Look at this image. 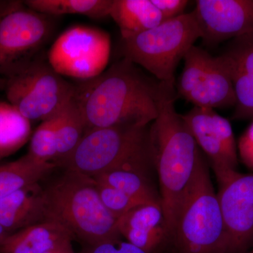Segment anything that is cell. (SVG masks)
<instances>
[{
    "instance_id": "6da1fadb",
    "label": "cell",
    "mask_w": 253,
    "mask_h": 253,
    "mask_svg": "<svg viewBox=\"0 0 253 253\" xmlns=\"http://www.w3.org/2000/svg\"><path fill=\"white\" fill-rule=\"evenodd\" d=\"M162 84L122 58L104 72L74 85L73 99L85 133L116 126H146L158 114Z\"/></svg>"
},
{
    "instance_id": "7a4b0ae2",
    "label": "cell",
    "mask_w": 253,
    "mask_h": 253,
    "mask_svg": "<svg viewBox=\"0 0 253 253\" xmlns=\"http://www.w3.org/2000/svg\"><path fill=\"white\" fill-rule=\"evenodd\" d=\"M157 118L149 126L154 167L161 188V205L172 240L181 201L205 155L182 115L176 112L175 84L161 83Z\"/></svg>"
},
{
    "instance_id": "3957f363",
    "label": "cell",
    "mask_w": 253,
    "mask_h": 253,
    "mask_svg": "<svg viewBox=\"0 0 253 253\" xmlns=\"http://www.w3.org/2000/svg\"><path fill=\"white\" fill-rule=\"evenodd\" d=\"M44 196L47 220L59 223L87 246L120 239L118 219L101 202L93 178L66 170Z\"/></svg>"
},
{
    "instance_id": "277c9868",
    "label": "cell",
    "mask_w": 253,
    "mask_h": 253,
    "mask_svg": "<svg viewBox=\"0 0 253 253\" xmlns=\"http://www.w3.org/2000/svg\"><path fill=\"white\" fill-rule=\"evenodd\" d=\"M206 156L200 160L179 211L173 241L180 253H228L224 217Z\"/></svg>"
},
{
    "instance_id": "5b68a950",
    "label": "cell",
    "mask_w": 253,
    "mask_h": 253,
    "mask_svg": "<svg viewBox=\"0 0 253 253\" xmlns=\"http://www.w3.org/2000/svg\"><path fill=\"white\" fill-rule=\"evenodd\" d=\"M60 166L91 178L120 168L149 169L154 166L149 126H116L86 131Z\"/></svg>"
},
{
    "instance_id": "8992f818",
    "label": "cell",
    "mask_w": 253,
    "mask_h": 253,
    "mask_svg": "<svg viewBox=\"0 0 253 253\" xmlns=\"http://www.w3.org/2000/svg\"><path fill=\"white\" fill-rule=\"evenodd\" d=\"M201 38L192 11L163 21L136 36L121 38V54L144 68L161 83L175 84L178 65Z\"/></svg>"
},
{
    "instance_id": "52a82bcc",
    "label": "cell",
    "mask_w": 253,
    "mask_h": 253,
    "mask_svg": "<svg viewBox=\"0 0 253 253\" xmlns=\"http://www.w3.org/2000/svg\"><path fill=\"white\" fill-rule=\"evenodd\" d=\"M51 17L23 1H0V78L14 76L41 54L53 33Z\"/></svg>"
},
{
    "instance_id": "ba28073f",
    "label": "cell",
    "mask_w": 253,
    "mask_h": 253,
    "mask_svg": "<svg viewBox=\"0 0 253 253\" xmlns=\"http://www.w3.org/2000/svg\"><path fill=\"white\" fill-rule=\"evenodd\" d=\"M9 104L30 121H45L72 98L74 85L53 69L41 53L26 68L5 80Z\"/></svg>"
},
{
    "instance_id": "9c48e42d",
    "label": "cell",
    "mask_w": 253,
    "mask_h": 253,
    "mask_svg": "<svg viewBox=\"0 0 253 253\" xmlns=\"http://www.w3.org/2000/svg\"><path fill=\"white\" fill-rule=\"evenodd\" d=\"M176 94L206 109L234 107L236 96L230 73L222 57L194 45L184 58Z\"/></svg>"
},
{
    "instance_id": "30bf717a",
    "label": "cell",
    "mask_w": 253,
    "mask_h": 253,
    "mask_svg": "<svg viewBox=\"0 0 253 253\" xmlns=\"http://www.w3.org/2000/svg\"><path fill=\"white\" fill-rule=\"evenodd\" d=\"M111 49L109 33L77 25L56 40L48 52L47 60L60 76L87 81L106 69Z\"/></svg>"
},
{
    "instance_id": "8fae6325",
    "label": "cell",
    "mask_w": 253,
    "mask_h": 253,
    "mask_svg": "<svg viewBox=\"0 0 253 253\" xmlns=\"http://www.w3.org/2000/svg\"><path fill=\"white\" fill-rule=\"evenodd\" d=\"M193 13L208 46L253 33V0H198Z\"/></svg>"
},
{
    "instance_id": "7c38bea8",
    "label": "cell",
    "mask_w": 253,
    "mask_h": 253,
    "mask_svg": "<svg viewBox=\"0 0 253 253\" xmlns=\"http://www.w3.org/2000/svg\"><path fill=\"white\" fill-rule=\"evenodd\" d=\"M218 200L228 237V253H239L253 241V174L239 173L219 186Z\"/></svg>"
},
{
    "instance_id": "4fadbf2b",
    "label": "cell",
    "mask_w": 253,
    "mask_h": 253,
    "mask_svg": "<svg viewBox=\"0 0 253 253\" xmlns=\"http://www.w3.org/2000/svg\"><path fill=\"white\" fill-rule=\"evenodd\" d=\"M120 235L147 253H158L172 239L161 203L139 204L117 221Z\"/></svg>"
},
{
    "instance_id": "5bb4252c",
    "label": "cell",
    "mask_w": 253,
    "mask_h": 253,
    "mask_svg": "<svg viewBox=\"0 0 253 253\" xmlns=\"http://www.w3.org/2000/svg\"><path fill=\"white\" fill-rule=\"evenodd\" d=\"M234 85L233 120H253V33L231 40L220 54Z\"/></svg>"
},
{
    "instance_id": "9a60e30c",
    "label": "cell",
    "mask_w": 253,
    "mask_h": 253,
    "mask_svg": "<svg viewBox=\"0 0 253 253\" xmlns=\"http://www.w3.org/2000/svg\"><path fill=\"white\" fill-rule=\"evenodd\" d=\"M214 109L194 106L183 119L215 174L219 186L232 180L240 172L223 149L212 121Z\"/></svg>"
},
{
    "instance_id": "2e32d148",
    "label": "cell",
    "mask_w": 253,
    "mask_h": 253,
    "mask_svg": "<svg viewBox=\"0 0 253 253\" xmlns=\"http://www.w3.org/2000/svg\"><path fill=\"white\" fill-rule=\"evenodd\" d=\"M46 220L44 189L39 183L0 198V225L9 234Z\"/></svg>"
},
{
    "instance_id": "e0dca14e",
    "label": "cell",
    "mask_w": 253,
    "mask_h": 253,
    "mask_svg": "<svg viewBox=\"0 0 253 253\" xmlns=\"http://www.w3.org/2000/svg\"><path fill=\"white\" fill-rule=\"evenodd\" d=\"M73 239L59 223L46 220L9 234L0 245V253H44Z\"/></svg>"
},
{
    "instance_id": "ac0fdd59",
    "label": "cell",
    "mask_w": 253,
    "mask_h": 253,
    "mask_svg": "<svg viewBox=\"0 0 253 253\" xmlns=\"http://www.w3.org/2000/svg\"><path fill=\"white\" fill-rule=\"evenodd\" d=\"M110 16L117 24L123 39L151 29L164 21L151 0H113Z\"/></svg>"
},
{
    "instance_id": "d6986e66",
    "label": "cell",
    "mask_w": 253,
    "mask_h": 253,
    "mask_svg": "<svg viewBox=\"0 0 253 253\" xmlns=\"http://www.w3.org/2000/svg\"><path fill=\"white\" fill-rule=\"evenodd\" d=\"M147 172L149 169L120 168L93 179L123 191L138 204L161 203V196L156 194L151 185Z\"/></svg>"
},
{
    "instance_id": "ffe728a7",
    "label": "cell",
    "mask_w": 253,
    "mask_h": 253,
    "mask_svg": "<svg viewBox=\"0 0 253 253\" xmlns=\"http://www.w3.org/2000/svg\"><path fill=\"white\" fill-rule=\"evenodd\" d=\"M56 167L54 163L37 162L27 154L13 162L0 164V198L39 183Z\"/></svg>"
},
{
    "instance_id": "44dd1931",
    "label": "cell",
    "mask_w": 253,
    "mask_h": 253,
    "mask_svg": "<svg viewBox=\"0 0 253 253\" xmlns=\"http://www.w3.org/2000/svg\"><path fill=\"white\" fill-rule=\"evenodd\" d=\"M23 3L30 9L48 16L78 14L102 19L110 16L113 0H26Z\"/></svg>"
},
{
    "instance_id": "7402d4cb",
    "label": "cell",
    "mask_w": 253,
    "mask_h": 253,
    "mask_svg": "<svg viewBox=\"0 0 253 253\" xmlns=\"http://www.w3.org/2000/svg\"><path fill=\"white\" fill-rule=\"evenodd\" d=\"M31 136V121L13 105L0 102V158L21 149Z\"/></svg>"
},
{
    "instance_id": "603a6c76",
    "label": "cell",
    "mask_w": 253,
    "mask_h": 253,
    "mask_svg": "<svg viewBox=\"0 0 253 253\" xmlns=\"http://www.w3.org/2000/svg\"><path fill=\"white\" fill-rule=\"evenodd\" d=\"M84 134V120L73 95L59 113L56 129L57 156L54 162L57 166L72 154Z\"/></svg>"
},
{
    "instance_id": "cb8c5ba5",
    "label": "cell",
    "mask_w": 253,
    "mask_h": 253,
    "mask_svg": "<svg viewBox=\"0 0 253 253\" xmlns=\"http://www.w3.org/2000/svg\"><path fill=\"white\" fill-rule=\"evenodd\" d=\"M59 113L42 121L31 136L27 155L37 162L54 163L56 161Z\"/></svg>"
},
{
    "instance_id": "d4e9b609",
    "label": "cell",
    "mask_w": 253,
    "mask_h": 253,
    "mask_svg": "<svg viewBox=\"0 0 253 253\" xmlns=\"http://www.w3.org/2000/svg\"><path fill=\"white\" fill-rule=\"evenodd\" d=\"M96 182L101 202L116 219L123 217L139 205L123 191L102 183Z\"/></svg>"
},
{
    "instance_id": "484cf974",
    "label": "cell",
    "mask_w": 253,
    "mask_h": 253,
    "mask_svg": "<svg viewBox=\"0 0 253 253\" xmlns=\"http://www.w3.org/2000/svg\"><path fill=\"white\" fill-rule=\"evenodd\" d=\"M212 121L223 149L231 164L238 168V148L231 123L213 110Z\"/></svg>"
},
{
    "instance_id": "4316f807",
    "label": "cell",
    "mask_w": 253,
    "mask_h": 253,
    "mask_svg": "<svg viewBox=\"0 0 253 253\" xmlns=\"http://www.w3.org/2000/svg\"><path fill=\"white\" fill-rule=\"evenodd\" d=\"M81 253H147L127 241L111 240L95 246H87Z\"/></svg>"
},
{
    "instance_id": "83f0119b",
    "label": "cell",
    "mask_w": 253,
    "mask_h": 253,
    "mask_svg": "<svg viewBox=\"0 0 253 253\" xmlns=\"http://www.w3.org/2000/svg\"><path fill=\"white\" fill-rule=\"evenodd\" d=\"M237 148L241 162L248 169L253 171V121L240 136Z\"/></svg>"
},
{
    "instance_id": "f1b7e54d",
    "label": "cell",
    "mask_w": 253,
    "mask_h": 253,
    "mask_svg": "<svg viewBox=\"0 0 253 253\" xmlns=\"http://www.w3.org/2000/svg\"><path fill=\"white\" fill-rule=\"evenodd\" d=\"M151 1L159 10L164 21L184 14V10L189 3L186 0H151Z\"/></svg>"
},
{
    "instance_id": "f546056e",
    "label": "cell",
    "mask_w": 253,
    "mask_h": 253,
    "mask_svg": "<svg viewBox=\"0 0 253 253\" xmlns=\"http://www.w3.org/2000/svg\"><path fill=\"white\" fill-rule=\"evenodd\" d=\"M44 253H76L73 250L71 241L66 243V244L61 245L59 247L55 248V249L47 251Z\"/></svg>"
},
{
    "instance_id": "4dcf8cb0",
    "label": "cell",
    "mask_w": 253,
    "mask_h": 253,
    "mask_svg": "<svg viewBox=\"0 0 253 253\" xmlns=\"http://www.w3.org/2000/svg\"><path fill=\"white\" fill-rule=\"evenodd\" d=\"M9 235V233L7 232L4 228L2 227L1 225H0V245L1 244V243L6 239V238Z\"/></svg>"
},
{
    "instance_id": "1f68e13d",
    "label": "cell",
    "mask_w": 253,
    "mask_h": 253,
    "mask_svg": "<svg viewBox=\"0 0 253 253\" xmlns=\"http://www.w3.org/2000/svg\"><path fill=\"white\" fill-rule=\"evenodd\" d=\"M5 84V79L0 78V89H4Z\"/></svg>"
},
{
    "instance_id": "d6a6232c",
    "label": "cell",
    "mask_w": 253,
    "mask_h": 253,
    "mask_svg": "<svg viewBox=\"0 0 253 253\" xmlns=\"http://www.w3.org/2000/svg\"><path fill=\"white\" fill-rule=\"evenodd\" d=\"M249 253H253V248L252 250H251V251H250V252Z\"/></svg>"
},
{
    "instance_id": "836d02e7",
    "label": "cell",
    "mask_w": 253,
    "mask_h": 253,
    "mask_svg": "<svg viewBox=\"0 0 253 253\" xmlns=\"http://www.w3.org/2000/svg\"><path fill=\"white\" fill-rule=\"evenodd\" d=\"M0 160H1V158H0Z\"/></svg>"
}]
</instances>
